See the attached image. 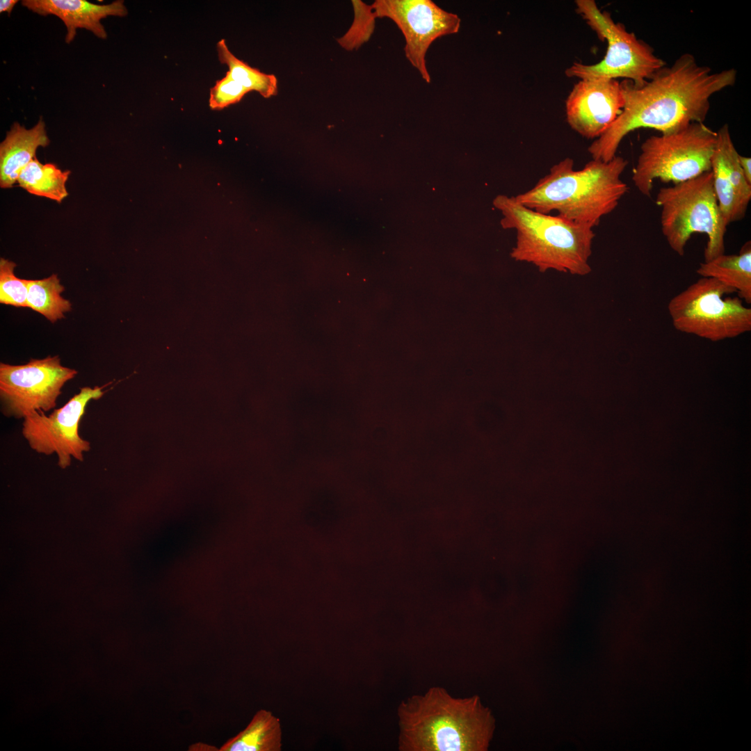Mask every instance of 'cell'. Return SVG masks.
<instances>
[{
	"label": "cell",
	"instance_id": "obj_1",
	"mask_svg": "<svg viewBox=\"0 0 751 751\" xmlns=\"http://www.w3.org/2000/svg\"><path fill=\"white\" fill-rule=\"evenodd\" d=\"M734 68L713 72L700 65L693 55L685 53L670 66L659 70L641 86L630 80L620 82L624 99L621 113L611 126L589 147L594 160H612L623 138L640 128L671 133L694 122H704L716 93L733 86Z\"/></svg>",
	"mask_w": 751,
	"mask_h": 751
},
{
	"label": "cell",
	"instance_id": "obj_2",
	"mask_svg": "<svg viewBox=\"0 0 751 751\" xmlns=\"http://www.w3.org/2000/svg\"><path fill=\"white\" fill-rule=\"evenodd\" d=\"M397 716L400 751H486L496 727L479 696L455 697L441 686L402 700Z\"/></svg>",
	"mask_w": 751,
	"mask_h": 751
},
{
	"label": "cell",
	"instance_id": "obj_3",
	"mask_svg": "<svg viewBox=\"0 0 751 751\" xmlns=\"http://www.w3.org/2000/svg\"><path fill=\"white\" fill-rule=\"evenodd\" d=\"M627 165V159L616 155L607 162L592 159L582 169L574 170L573 159L566 158L515 198L536 211L549 214L556 211L561 217L593 228L628 191L621 179Z\"/></svg>",
	"mask_w": 751,
	"mask_h": 751
},
{
	"label": "cell",
	"instance_id": "obj_4",
	"mask_svg": "<svg viewBox=\"0 0 751 751\" xmlns=\"http://www.w3.org/2000/svg\"><path fill=\"white\" fill-rule=\"evenodd\" d=\"M494 204L503 215V227L516 231L511 252L516 261L532 264L542 273L554 270L584 276L591 272L592 227L536 211L515 197L500 195Z\"/></svg>",
	"mask_w": 751,
	"mask_h": 751
},
{
	"label": "cell",
	"instance_id": "obj_5",
	"mask_svg": "<svg viewBox=\"0 0 751 751\" xmlns=\"http://www.w3.org/2000/svg\"><path fill=\"white\" fill-rule=\"evenodd\" d=\"M656 202L661 208L662 233L677 255H684L688 241L695 233L705 234L708 239L704 261L725 253L727 225L718 204L711 171L660 188Z\"/></svg>",
	"mask_w": 751,
	"mask_h": 751
},
{
	"label": "cell",
	"instance_id": "obj_6",
	"mask_svg": "<svg viewBox=\"0 0 751 751\" xmlns=\"http://www.w3.org/2000/svg\"><path fill=\"white\" fill-rule=\"evenodd\" d=\"M716 131L704 122L654 135L641 145L632 180L639 192L651 195L654 181L681 183L711 171Z\"/></svg>",
	"mask_w": 751,
	"mask_h": 751
},
{
	"label": "cell",
	"instance_id": "obj_7",
	"mask_svg": "<svg viewBox=\"0 0 751 751\" xmlns=\"http://www.w3.org/2000/svg\"><path fill=\"white\" fill-rule=\"evenodd\" d=\"M575 4L577 13L597 37L606 41L607 49L599 63H573L565 70L567 77L580 80L623 78L638 86L666 65L663 60L654 54L652 47L633 33L627 31L622 24L615 22L611 14L601 11L594 0H576Z\"/></svg>",
	"mask_w": 751,
	"mask_h": 751
},
{
	"label": "cell",
	"instance_id": "obj_8",
	"mask_svg": "<svg viewBox=\"0 0 751 751\" xmlns=\"http://www.w3.org/2000/svg\"><path fill=\"white\" fill-rule=\"evenodd\" d=\"M735 290L716 279L701 277L668 304L674 328L713 342L733 339L751 330V309Z\"/></svg>",
	"mask_w": 751,
	"mask_h": 751
},
{
	"label": "cell",
	"instance_id": "obj_9",
	"mask_svg": "<svg viewBox=\"0 0 751 751\" xmlns=\"http://www.w3.org/2000/svg\"><path fill=\"white\" fill-rule=\"evenodd\" d=\"M77 374L64 366L58 355L31 359L22 365L0 364L1 411L7 417L24 419L33 411L56 406L61 389Z\"/></svg>",
	"mask_w": 751,
	"mask_h": 751
},
{
	"label": "cell",
	"instance_id": "obj_10",
	"mask_svg": "<svg viewBox=\"0 0 751 751\" xmlns=\"http://www.w3.org/2000/svg\"><path fill=\"white\" fill-rule=\"evenodd\" d=\"M104 387L81 388L78 394L49 415L43 411H33L26 415L22 435L29 446L38 453H56L61 469L70 466L72 458L83 461V453L90 451V444L79 435V424L88 402L103 396Z\"/></svg>",
	"mask_w": 751,
	"mask_h": 751
},
{
	"label": "cell",
	"instance_id": "obj_11",
	"mask_svg": "<svg viewBox=\"0 0 751 751\" xmlns=\"http://www.w3.org/2000/svg\"><path fill=\"white\" fill-rule=\"evenodd\" d=\"M369 8L374 19L387 17L397 25L405 38L406 58L430 83L427 51L436 39L458 33L460 18L430 0H377Z\"/></svg>",
	"mask_w": 751,
	"mask_h": 751
},
{
	"label": "cell",
	"instance_id": "obj_12",
	"mask_svg": "<svg viewBox=\"0 0 751 751\" xmlns=\"http://www.w3.org/2000/svg\"><path fill=\"white\" fill-rule=\"evenodd\" d=\"M617 79L580 80L565 102L570 127L586 138H597L614 122L624 107Z\"/></svg>",
	"mask_w": 751,
	"mask_h": 751
},
{
	"label": "cell",
	"instance_id": "obj_13",
	"mask_svg": "<svg viewBox=\"0 0 751 751\" xmlns=\"http://www.w3.org/2000/svg\"><path fill=\"white\" fill-rule=\"evenodd\" d=\"M716 134L711 172L718 204L728 226L745 216L751 200V184L740 167L728 125L724 124Z\"/></svg>",
	"mask_w": 751,
	"mask_h": 751
},
{
	"label": "cell",
	"instance_id": "obj_14",
	"mask_svg": "<svg viewBox=\"0 0 751 751\" xmlns=\"http://www.w3.org/2000/svg\"><path fill=\"white\" fill-rule=\"evenodd\" d=\"M22 3L38 15H54L60 18L67 28V43L74 40L79 28L105 39L107 33L101 19L108 16L124 17L128 13L124 1L121 0L103 5L85 0H24Z\"/></svg>",
	"mask_w": 751,
	"mask_h": 751
},
{
	"label": "cell",
	"instance_id": "obj_15",
	"mask_svg": "<svg viewBox=\"0 0 751 751\" xmlns=\"http://www.w3.org/2000/svg\"><path fill=\"white\" fill-rule=\"evenodd\" d=\"M49 143L42 119L31 129L15 122L0 144L1 188L13 187L21 171L35 157L38 148Z\"/></svg>",
	"mask_w": 751,
	"mask_h": 751
},
{
	"label": "cell",
	"instance_id": "obj_16",
	"mask_svg": "<svg viewBox=\"0 0 751 751\" xmlns=\"http://www.w3.org/2000/svg\"><path fill=\"white\" fill-rule=\"evenodd\" d=\"M697 273L716 279L738 293L745 303H751V244L746 242L738 254L716 257L701 263Z\"/></svg>",
	"mask_w": 751,
	"mask_h": 751
},
{
	"label": "cell",
	"instance_id": "obj_17",
	"mask_svg": "<svg viewBox=\"0 0 751 751\" xmlns=\"http://www.w3.org/2000/svg\"><path fill=\"white\" fill-rule=\"evenodd\" d=\"M280 721L270 711L261 709L248 726L229 738L220 751H280L282 749Z\"/></svg>",
	"mask_w": 751,
	"mask_h": 751
},
{
	"label": "cell",
	"instance_id": "obj_18",
	"mask_svg": "<svg viewBox=\"0 0 751 751\" xmlns=\"http://www.w3.org/2000/svg\"><path fill=\"white\" fill-rule=\"evenodd\" d=\"M71 172L54 163H41L36 156L19 173L17 182L31 194L61 202L67 195L66 182Z\"/></svg>",
	"mask_w": 751,
	"mask_h": 751
},
{
	"label": "cell",
	"instance_id": "obj_19",
	"mask_svg": "<svg viewBox=\"0 0 751 751\" xmlns=\"http://www.w3.org/2000/svg\"><path fill=\"white\" fill-rule=\"evenodd\" d=\"M216 49L220 62L228 67L226 73L232 79L250 92L255 91L264 98L277 95V79L274 74L264 73L236 57L224 39L217 42Z\"/></svg>",
	"mask_w": 751,
	"mask_h": 751
},
{
	"label": "cell",
	"instance_id": "obj_20",
	"mask_svg": "<svg viewBox=\"0 0 751 751\" xmlns=\"http://www.w3.org/2000/svg\"><path fill=\"white\" fill-rule=\"evenodd\" d=\"M64 290L56 274L41 280H29L26 307L54 323L72 309L71 302L60 296Z\"/></svg>",
	"mask_w": 751,
	"mask_h": 751
},
{
	"label": "cell",
	"instance_id": "obj_21",
	"mask_svg": "<svg viewBox=\"0 0 751 751\" xmlns=\"http://www.w3.org/2000/svg\"><path fill=\"white\" fill-rule=\"evenodd\" d=\"M15 263L0 259V302L17 307H26L29 280L20 279L15 275Z\"/></svg>",
	"mask_w": 751,
	"mask_h": 751
},
{
	"label": "cell",
	"instance_id": "obj_22",
	"mask_svg": "<svg viewBox=\"0 0 751 751\" xmlns=\"http://www.w3.org/2000/svg\"><path fill=\"white\" fill-rule=\"evenodd\" d=\"M248 92V89L225 73V76L217 80L211 88L209 106L212 110L223 109L239 102Z\"/></svg>",
	"mask_w": 751,
	"mask_h": 751
},
{
	"label": "cell",
	"instance_id": "obj_23",
	"mask_svg": "<svg viewBox=\"0 0 751 751\" xmlns=\"http://www.w3.org/2000/svg\"><path fill=\"white\" fill-rule=\"evenodd\" d=\"M738 161L745 178L751 184V159L739 154Z\"/></svg>",
	"mask_w": 751,
	"mask_h": 751
},
{
	"label": "cell",
	"instance_id": "obj_24",
	"mask_svg": "<svg viewBox=\"0 0 751 751\" xmlns=\"http://www.w3.org/2000/svg\"><path fill=\"white\" fill-rule=\"evenodd\" d=\"M17 3V0L0 1V13L6 12L10 15Z\"/></svg>",
	"mask_w": 751,
	"mask_h": 751
}]
</instances>
